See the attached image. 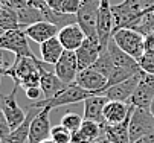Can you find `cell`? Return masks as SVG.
<instances>
[{
	"label": "cell",
	"mask_w": 154,
	"mask_h": 143,
	"mask_svg": "<svg viewBox=\"0 0 154 143\" xmlns=\"http://www.w3.org/2000/svg\"><path fill=\"white\" fill-rule=\"evenodd\" d=\"M142 143H154V133H151L146 137H143L142 139Z\"/></svg>",
	"instance_id": "cell-38"
},
{
	"label": "cell",
	"mask_w": 154,
	"mask_h": 143,
	"mask_svg": "<svg viewBox=\"0 0 154 143\" xmlns=\"http://www.w3.org/2000/svg\"><path fill=\"white\" fill-rule=\"evenodd\" d=\"M110 6L99 5V11H98L96 35H98L99 46H101L102 52L107 50V46H108L110 40H112V37H113V32H115V20H113V14H112Z\"/></svg>",
	"instance_id": "cell-12"
},
{
	"label": "cell",
	"mask_w": 154,
	"mask_h": 143,
	"mask_svg": "<svg viewBox=\"0 0 154 143\" xmlns=\"http://www.w3.org/2000/svg\"><path fill=\"white\" fill-rule=\"evenodd\" d=\"M8 5H9V0H0V9L3 6H8Z\"/></svg>",
	"instance_id": "cell-39"
},
{
	"label": "cell",
	"mask_w": 154,
	"mask_h": 143,
	"mask_svg": "<svg viewBox=\"0 0 154 143\" xmlns=\"http://www.w3.org/2000/svg\"><path fill=\"white\" fill-rule=\"evenodd\" d=\"M51 139L55 143H72V133L66 127H63L60 124V125L52 127V130H51Z\"/></svg>",
	"instance_id": "cell-30"
},
{
	"label": "cell",
	"mask_w": 154,
	"mask_h": 143,
	"mask_svg": "<svg viewBox=\"0 0 154 143\" xmlns=\"http://www.w3.org/2000/svg\"><path fill=\"white\" fill-rule=\"evenodd\" d=\"M113 41L121 50H124L130 56H133L134 59H139L145 53V37L134 29L115 31Z\"/></svg>",
	"instance_id": "cell-4"
},
{
	"label": "cell",
	"mask_w": 154,
	"mask_h": 143,
	"mask_svg": "<svg viewBox=\"0 0 154 143\" xmlns=\"http://www.w3.org/2000/svg\"><path fill=\"white\" fill-rule=\"evenodd\" d=\"M133 113V111H131ZM131 113L130 116L121 122V124H116V125H104V134L105 137L112 142V143H131L130 142V117H131Z\"/></svg>",
	"instance_id": "cell-24"
},
{
	"label": "cell",
	"mask_w": 154,
	"mask_h": 143,
	"mask_svg": "<svg viewBox=\"0 0 154 143\" xmlns=\"http://www.w3.org/2000/svg\"><path fill=\"white\" fill-rule=\"evenodd\" d=\"M26 108H28V111H26L28 116H26L25 122H23L20 127H17L14 131H11L9 137H8L5 142H8V143H28V140H29L31 122H32V119L35 117V114L40 111V108H35V107H31V105H28Z\"/></svg>",
	"instance_id": "cell-23"
},
{
	"label": "cell",
	"mask_w": 154,
	"mask_h": 143,
	"mask_svg": "<svg viewBox=\"0 0 154 143\" xmlns=\"http://www.w3.org/2000/svg\"><path fill=\"white\" fill-rule=\"evenodd\" d=\"M134 105L130 102H122V100H108L104 107V119L107 125H116L124 122L130 113L133 111Z\"/></svg>",
	"instance_id": "cell-16"
},
{
	"label": "cell",
	"mask_w": 154,
	"mask_h": 143,
	"mask_svg": "<svg viewBox=\"0 0 154 143\" xmlns=\"http://www.w3.org/2000/svg\"><path fill=\"white\" fill-rule=\"evenodd\" d=\"M101 5L102 6H110L112 3H110V0H101Z\"/></svg>",
	"instance_id": "cell-40"
},
{
	"label": "cell",
	"mask_w": 154,
	"mask_h": 143,
	"mask_svg": "<svg viewBox=\"0 0 154 143\" xmlns=\"http://www.w3.org/2000/svg\"><path fill=\"white\" fill-rule=\"evenodd\" d=\"M17 88H18V85H14V88L11 90L9 94H5V96H2V99H0V102H2L0 107H2V110H3L6 119H8L11 131H14L17 127H20L21 124H23L26 116H28V113L18 105V102L15 99Z\"/></svg>",
	"instance_id": "cell-9"
},
{
	"label": "cell",
	"mask_w": 154,
	"mask_h": 143,
	"mask_svg": "<svg viewBox=\"0 0 154 143\" xmlns=\"http://www.w3.org/2000/svg\"><path fill=\"white\" fill-rule=\"evenodd\" d=\"M49 66L51 64H48L45 69L41 70V81H40V88L43 90V96H45V99L54 97L57 93H60L61 90H64L66 87H67L57 76L55 72L49 70Z\"/></svg>",
	"instance_id": "cell-21"
},
{
	"label": "cell",
	"mask_w": 154,
	"mask_h": 143,
	"mask_svg": "<svg viewBox=\"0 0 154 143\" xmlns=\"http://www.w3.org/2000/svg\"><path fill=\"white\" fill-rule=\"evenodd\" d=\"M48 66V63L40 61L37 56L31 58H15L14 66L9 69L6 76H11L14 85H18L23 90L31 87H40L41 81V70Z\"/></svg>",
	"instance_id": "cell-1"
},
{
	"label": "cell",
	"mask_w": 154,
	"mask_h": 143,
	"mask_svg": "<svg viewBox=\"0 0 154 143\" xmlns=\"http://www.w3.org/2000/svg\"><path fill=\"white\" fill-rule=\"evenodd\" d=\"M101 2L96 0H81V6L76 12V23L85 34V37H98L96 25H98V11Z\"/></svg>",
	"instance_id": "cell-7"
},
{
	"label": "cell",
	"mask_w": 154,
	"mask_h": 143,
	"mask_svg": "<svg viewBox=\"0 0 154 143\" xmlns=\"http://www.w3.org/2000/svg\"><path fill=\"white\" fill-rule=\"evenodd\" d=\"M28 3L32 5V6H35V8H38L40 11L48 8V2H46V0H28Z\"/></svg>",
	"instance_id": "cell-35"
},
{
	"label": "cell",
	"mask_w": 154,
	"mask_h": 143,
	"mask_svg": "<svg viewBox=\"0 0 154 143\" xmlns=\"http://www.w3.org/2000/svg\"><path fill=\"white\" fill-rule=\"evenodd\" d=\"M137 61H139V66H140L142 72L149 73V75H154V53L145 52Z\"/></svg>",
	"instance_id": "cell-32"
},
{
	"label": "cell",
	"mask_w": 154,
	"mask_h": 143,
	"mask_svg": "<svg viewBox=\"0 0 154 143\" xmlns=\"http://www.w3.org/2000/svg\"><path fill=\"white\" fill-rule=\"evenodd\" d=\"M92 69H95L99 73H102L107 79L110 78V75H112V72L115 69V64H113V59H112V56H110L108 50H104L101 53V56L96 59V63L92 66Z\"/></svg>",
	"instance_id": "cell-27"
},
{
	"label": "cell",
	"mask_w": 154,
	"mask_h": 143,
	"mask_svg": "<svg viewBox=\"0 0 154 143\" xmlns=\"http://www.w3.org/2000/svg\"><path fill=\"white\" fill-rule=\"evenodd\" d=\"M154 99V75L142 73L140 81L130 99V104L136 108H146L149 110V105Z\"/></svg>",
	"instance_id": "cell-11"
},
{
	"label": "cell",
	"mask_w": 154,
	"mask_h": 143,
	"mask_svg": "<svg viewBox=\"0 0 154 143\" xmlns=\"http://www.w3.org/2000/svg\"><path fill=\"white\" fill-rule=\"evenodd\" d=\"M0 82H2V75H0Z\"/></svg>",
	"instance_id": "cell-46"
},
{
	"label": "cell",
	"mask_w": 154,
	"mask_h": 143,
	"mask_svg": "<svg viewBox=\"0 0 154 143\" xmlns=\"http://www.w3.org/2000/svg\"><path fill=\"white\" fill-rule=\"evenodd\" d=\"M107 81L108 79L102 73H99L98 70H95L92 67H89V69L79 70L75 84H78L79 87L89 90V91H93L96 94H101L107 88Z\"/></svg>",
	"instance_id": "cell-15"
},
{
	"label": "cell",
	"mask_w": 154,
	"mask_h": 143,
	"mask_svg": "<svg viewBox=\"0 0 154 143\" xmlns=\"http://www.w3.org/2000/svg\"><path fill=\"white\" fill-rule=\"evenodd\" d=\"M25 94L28 99L31 100H41V99H45V96H43V90L40 87H31V88H26L25 90Z\"/></svg>",
	"instance_id": "cell-34"
},
{
	"label": "cell",
	"mask_w": 154,
	"mask_h": 143,
	"mask_svg": "<svg viewBox=\"0 0 154 143\" xmlns=\"http://www.w3.org/2000/svg\"><path fill=\"white\" fill-rule=\"evenodd\" d=\"M57 37H58V40L61 41V44L66 50H73V52L82 44V41L85 40V34L78 26V23L61 28Z\"/></svg>",
	"instance_id": "cell-19"
},
{
	"label": "cell",
	"mask_w": 154,
	"mask_h": 143,
	"mask_svg": "<svg viewBox=\"0 0 154 143\" xmlns=\"http://www.w3.org/2000/svg\"><path fill=\"white\" fill-rule=\"evenodd\" d=\"M17 11V15H18V22H20V28L21 29H25L34 23H38V22H43L45 20V15H43V12L32 6V5H26L23 8H20V9H15Z\"/></svg>",
	"instance_id": "cell-25"
},
{
	"label": "cell",
	"mask_w": 154,
	"mask_h": 143,
	"mask_svg": "<svg viewBox=\"0 0 154 143\" xmlns=\"http://www.w3.org/2000/svg\"><path fill=\"white\" fill-rule=\"evenodd\" d=\"M9 5L14 8V9H20L28 5V0H9Z\"/></svg>",
	"instance_id": "cell-36"
},
{
	"label": "cell",
	"mask_w": 154,
	"mask_h": 143,
	"mask_svg": "<svg viewBox=\"0 0 154 143\" xmlns=\"http://www.w3.org/2000/svg\"><path fill=\"white\" fill-rule=\"evenodd\" d=\"M0 49L9 50L15 55V58H35L34 52L29 46V38L25 29H11L5 31V34L0 37Z\"/></svg>",
	"instance_id": "cell-5"
},
{
	"label": "cell",
	"mask_w": 154,
	"mask_h": 143,
	"mask_svg": "<svg viewBox=\"0 0 154 143\" xmlns=\"http://www.w3.org/2000/svg\"><path fill=\"white\" fill-rule=\"evenodd\" d=\"M149 111H151V114H152V117H154V99H152L151 105H149Z\"/></svg>",
	"instance_id": "cell-41"
},
{
	"label": "cell",
	"mask_w": 154,
	"mask_h": 143,
	"mask_svg": "<svg viewBox=\"0 0 154 143\" xmlns=\"http://www.w3.org/2000/svg\"><path fill=\"white\" fill-rule=\"evenodd\" d=\"M82 120L84 117L79 116L78 113H73V111H69V113H66L63 117H61V125L66 127L70 133H76L82 124Z\"/></svg>",
	"instance_id": "cell-29"
},
{
	"label": "cell",
	"mask_w": 154,
	"mask_h": 143,
	"mask_svg": "<svg viewBox=\"0 0 154 143\" xmlns=\"http://www.w3.org/2000/svg\"><path fill=\"white\" fill-rule=\"evenodd\" d=\"M25 32H26L29 40L41 44V43L48 41V40L57 37L58 32H60V28L57 25L51 23V22L43 20V22H38V23H34V25L25 28Z\"/></svg>",
	"instance_id": "cell-18"
},
{
	"label": "cell",
	"mask_w": 154,
	"mask_h": 143,
	"mask_svg": "<svg viewBox=\"0 0 154 143\" xmlns=\"http://www.w3.org/2000/svg\"><path fill=\"white\" fill-rule=\"evenodd\" d=\"M0 28L3 31H11V29H21L20 22H18V15L17 11L8 5L0 9Z\"/></svg>",
	"instance_id": "cell-26"
},
{
	"label": "cell",
	"mask_w": 154,
	"mask_h": 143,
	"mask_svg": "<svg viewBox=\"0 0 154 143\" xmlns=\"http://www.w3.org/2000/svg\"><path fill=\"white\" fill-rule=\"evenodd\" d=\"M96 2H101V0H96Z\"/></svg>",
	"instance_id": "cell-47"
},
{
	"label": "cell",
	"mask_w": 154,
	"mask_h": 143,
	"mask_svg": "<svg viewBox=\"0 0 154 143\" xmlns=\"http://www.w3.org/2000/svg\"><path fill=\"white\" fill-rule=\"evenodd\" d=\"M140 6L142 9H149V11H154V0H140Z\"/></svg>",
	"instance_id": "cell-37"
},
{
	"label": "cell",
	"mask_w": 154,
	"mask_h": 143,
	"mask_svg": "<svg viewBox=\"0 0 154 143\" xmlns=\"http://www.w3.org/2000/svg\"><path fill=\"white\" fill-rule=\"evenodd\" d=\"M3 34H5V31H3V29H2V28H0V37H2V35H3Z\"/></svg>",
	"instance_id": "cell-43"
},
{
	"label": "cell",
	"mask_w": 154,
	"mask_h": 143,
	"mask_svg": "<svg viewBox=\"0 0 154 143\" xmlns=\"http://www.w3.org/2000/svg\"><path fill=\"white\" fill-rule=\"evenodd\" d=\"M93 94H96V93L85 90V88L79 87L78 84H70L64 90H61L60 93H57L54 97L37 100L34 104H31V107L54 110V108H60V107H64V105H72V104H78V102H84L87 97H90Z\"/></svg>",
	"instance_id": "cell-3"
},
{
	"label": "cell",
	"mask_w": 154,
	"mask_h": 143,
	"mask_svg": "<svg viewBox=\"0 0 154 143\" xmlns=\"http://www.w3.org/2000/svg\"><path fill=\"white\" fill-rule=\"evenodd\" d=\"M104 136V127L93 120H82L76 133H72V143H93Z\"/></svg>",
	"instance_id": "cell-20"
},
{
	"label": "cell",
	"mask_w": 154,
	"mask_h": 143,
	"mask_svg": "<svg viewBox=\"0 0 154 143\" xmlns=\"http://www.w3.org/2000/svg\"><path fill=\"white\" fill-rule=\"evenodd\" d=\"M11 134V128H9V124H8V119L2 110V107H0V137H2V140L5 142Z\"/></svg>",
	"instance_id": "cell-33"
},
{
	"label": "cell",
	"mask_w": 154,
	"mask_h": 143,
	"mask_svg": "<svg viewBox=\"0 0 154 143\" xmlns=\"http://www.w3.org/2000/svg\"><path fill=\"white\" fill-rule=\"evenodd\" d=\"M115 20V31L118 29H136L146 9H142L139 0H124L122 3L110 6ZM115 34V32H113Z\"/></svg>",
	"instance_id": "cell-2"
},
{
	"label": "cell",
	"mask_w": 154,
	"mask_h": 143,
	"mask_svg": "<svg viewBox=\"0 0 154 143\" xmlns=\"http://www.w3.org/2000/svg\"><path fill=\"white\" fill-rule=\"evenodd\" d=\"M134 31L142 34L145 38L149 37L151 34H154V11H149V9L145 11V14L142 15L140 22H139V25L136 26Z\"/></svg>",
	"instance_id": "cell-28"
},
{
	"label": "cell",
	"mask_w": 154,
	"mask_h": 143,
	"mask_svg": "<svg viewBox=\"0 0 154 143\" xmlns=\"http://www.w3.org/2000/svg\"><path fill=\"white\" fill-rule=\"evenodd\" d=\"M51 108H40V111L35 114V117L31 122L29 128V140L28 143H41L48 139H51Z\"/></svg>",
	"instance_id": "cell-10"
},
{
	"label": "cell",
	"mask_w": 154,
	"mask_h": 143,
	"mask_svg": "<svg viewBox=\"0 0 154 143\" xmlns=\"http://www.w3.org/2000/svg\"><path fill=\"white\" fill-rule=\"evenodd\" d=\"M3 143H8V142H3Z\"/></svg>",
	"instance_id": "cell-48"
},
{
	"label": "cell",
	"mask_w": 154,
	"mask_h": 143,
	"mask_svg": "<svg viewBox=\"0 0 154 143\" xmlns=\"http://www.w3.org/2000/svg\"><path fill=\"white\" fill-rule=\"evenodd\" d=\"M139 2H140V0H139Z\"/></svg>",
	"instance_id": "cell-49"
},
{
	"label": "cell",
	"mask_w": 154,
	"mask_h": 143,
	"mask_svg": "<svg viewBox=\"0 0 154 143\" xmlns=\"http://www.w3.org/2000/svg\"><path fill=\"white\" fill-rule=\"evenodd\" d=\"M0 143H3V140H2V137H0Z\"/></svg>",
	"instance_id": "cell-45"
},
{
	"label": "cell",
	"mask_w": 154,
	"mask_h": 143,
	"mask_svg": "<svg viewBox=\"0 0 154 143\" xmlns=\"http://www.w3.org/2000/svg\"><path fill=\"white\" fill-rule=\"evenodd\" d=\"M54 72L57 76L63 81L66 85L75 84L76 76L79 73V66H78V58L73 50H64L58 63L54 66Z\"/></svg>",
	"instance_id": "cell-8"
},
{
	"label": "cell",
	"mask_w": 154,
	"mask_h": 143,
	"mask_svg": "<svg viewBox=\"0 0 154 143\" xmlns=\"http://www.w3.org/2000/svg\"><path fill=\"white\" fill-rule=\"evenodd\" d=\"M41 143H55L52 139H48V140H45V142H41Z\"/></svg>",
	"instance_id": "cell-42"
},
{
	"label": "cell",
	"mask_w": 154,
	"mask_h": 143,
	"mask_svg": "<svg viewBox=\"0 0 154 143\" xmlns=\"http://www.w3.org/2000/svg\"><path fill=\"white\" fill-rule=\"evenodd\" d=\"M75 53H76V58H78L79 70L92 67L102 53L98 37H85L82 44L75 50Z\"/></svg>",
	"instance_id": "cell-13"
},
{
	"label": "cell",
	"mask_w": 154,
	"mask_h": 143,
	"mask_svg": "<svg viewBox=\"0 0 154 143\" xmlns=\"http://www.w3.org/2000/svg\"><path fill=\"white\" fill-rule=\"evenodd\" d=\"M14 63H15V55L9 50L0 49V75H8Z\"/></svg>",
	"instance_id": "cell-31"
},
{
	"label": "cell",
	"mask_w": 154,
	"mask_h": 143,
	"mask_svg": "<svg viewBox=\"0 0 154 143\" xmlns=\"http://www.w3.org/2000/svg\"><path fill=\"white\" fill-rule=\"evenodd\" d=\"M134 143H142V139H140V140H137V142H134Z\"/></svg>",
	"instance_id": "cell-44"
},
{
	"label": "cell",
	"mask_w": 154,
	"mask_h": 143,
	"mask_svg": "<svg viewBox=\"0 0 154 143\" xmlns=\"http://www.w3.org/2000/svg\"><path fill=\"white\" fill-rule=\"evenodd\" d=\"M108 102V99L102 94H93L84 100V119L98 122L102 127L107 125L104 119V107Z\"/></svg>",
	"instance_id": "cell-17"
},
{
	"label": "cell",
	"mask_w": 154,
	"mask_h": 143,
	"mask_svg": "<svg viewBox=\"0 0 154 143\" xmlns=\"http://www.w3.org/2000/svg\"><path fill=\"white\" fill-rule=\"evenodd\" d=\"M130 142L134 143L154 133V117L146 108H133L130 117Z\"/></svg>",
	"instance_id": "cell-6"
},
{
	"label": "cell",
	"mask_w": 154,
	"mask_h": 143,
	"mask_svg": "<svg viewBox=\"0 0 154 143\" xmlns=\"http://www.w3.org/2000/svg\"><path fill=\"white\" fill-rule=\"evenodd\" d=\"M143 73V72H142ZM142 73L139 75H134L133 78H130V79H125L122 81V82L119 84H115L112 87H108L107 90H104L101 94L105 96L108 100H122V102H130L131 96H133L137 84H139V81H140V76Z\"/></svg>",
	"instance_id": "cell-14"
},
{
	"label": "cell",
	"mask_w": 154,
	"mask_h": 143,
	"mask_svg": "<svg viewBox=\"0 0 154 143\" xmlns=\"http://www.w3.org/2000/svg\"><path fill=\"white\" fill-rule=\"evenodd\" d=\"M64 47L61 44V41L58 40V37H54L48 41L41 43L40 44V55H41V61L51 64V66H55L58 63V59L61 58V55L64 53Z\"/></svg>",
	"instance_id": "cell-22"
}]
</instances>
